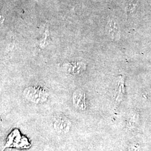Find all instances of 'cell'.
Returning <instances> with one entry per match:
<instances>
[{"mask_svg":"<svg viewBox=\"0 0 151 151\" xmlns=\"http://www.w3.org/2000/svg\"><path fill=\"white\" fill-rule=\"evenodd\" d=\"M139 0H129L126 6V12L128 15L134 11L138 4Z\"/></svg>","mask_w":151,"mask_h":151,"instance_id":"5","label":"cell"},{"mask_svg":"<svg viewBox=\"0 0 151 151\" xmlns=\"http://www.w3.org/2000/svg\"><path fill=\"white\" fill-rule=\"evenodd\" d=\"M106 30L107 35L111 39L113 40H118L120 38V32L119 27L115 22L113 20L108 22L106 27Z\"/></svg>","mask_w":151,"mask_h":151,"instance_id":"4","label":"cell"},{"mask_svg":"<svg viewBox=\"0 0 151 151\" xmlns=\"http://www.w3.org/2000/svg\"><path fill=\"white\" fill-rule=\"evenodd\" d=\"M124 85L123 83V82H120V86H119V93H118V95L117 96V98L116 99V103H118L119 104L120 101H121V100L122 99L123 96L124 95Z\"/></svg>","mask_w":151,"mask_h":151,"instance_id":"6","label":"cell"},{"mask_svg":"<svg viewBox=\"0 0 151 151\" xmlns=\"http://www.w3.org/2000/svg\"><path fill=\"white\" fill-rule=\"evenodd\" d=\"M73 102L75 108L78 110H86L87 103L85 93L80 90L76 91L73 95Z\"/></svg>","mask_w":151,"mask_h":151,"instance_id":"3","label":"cell"},{"mask_svg":"<svg viewBox=\"0 0 151 151\" xmlns=\"http://www.w3.org/2000/svg\"><path fill=\"white\" fill-rule=\"evenodd\" d=\"M24 95L28 100L38 104L43 103L47 100L48 92L40 87H30L24 90Z\"/></svg>","mask_w":151,"mask_h":151,"instance_id":"1","label":"cell"},{"mask_svg":"<svg viewBox=\"0 0 151 151\" xmlns=\"http://www.w3.org/2000/svg\"><path fill=\"white\" fill-rule=\"evenodd\" d=\"M71 125L70 120L65 115H57L53 119V128L60 134H65L68 133L70 130Z\"/></svg>","mask_w":151,"mask_h":151,"instance_id":"2","label":"cell"}]
</instances>
